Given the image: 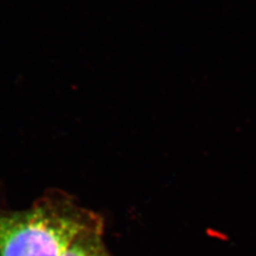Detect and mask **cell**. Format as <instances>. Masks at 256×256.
<instances>
[{"label":"cell","mask_w":256,"mask_h":256,"mask_svg":"<svg viewBox=\"0 0 256 256\" xmlns=\"http://www.w3.org/2000/svg\"><path fill=\"white\" fill-rule=\"evenodd\" d=\"M102 233L98 230L80 236L61 256H112L104 242Z\"/></svg>","instance_id":"obj_2"},{"label":"cell","mask_w":256,"mask_h":256,"mask_svg":"<svg viewBox=\"0 0 256 256\" xmlns=\"http://www.w3.org/2000/svg\"><path fill=\"white\" fill-rule=\"evenodd\" d=\"M98 230H104L100 216L52 191L27 210H0V256H61L80 236Z\"/></svg>","instance_id":"obj_1"}]
</instances>
